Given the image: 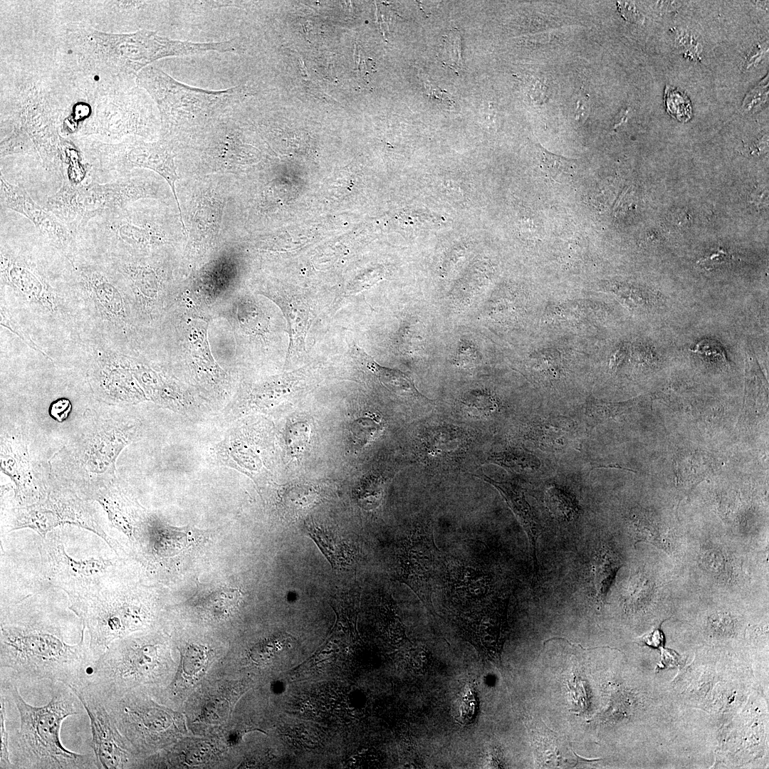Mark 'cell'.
<instances>
[{
    "label": "cell",
    "mask_w": 769,
    "mask_h": 769,
    "mask_svg": "<svg viewBox=\"0 0 769 769\" xmlns=\"http://www.w3.org/2000/svg\"><path fill=\"white\" fill-rule=\"evenodd\" d=\"M45 590L1 600V669L75 686L85 680L96 659L85 639V625L80 639L72 644L68 612L51 607L43 595Z\"/></svg>",
    "instance_id": "1"
},
{
    "label": "cell",
    "mask_w": 769,
    "mask_h": 769,
    "mask_svg": "<svg viewBox=\"0 0 769 769\" xmlns=\"http://www.w3.org/2000/svg\"><path fill=\"white\" fill-rule=\"evenodd\" d=\"M1 306L37 347L51 353L83 357L80 300L69 266L60 281L53 278L38 258L1 241Z\"/></svg>",
    "instance_id": "2"
},
{
    "label": "cell",
    "mask_w": 769,
    "mask_h": 769,
    "mask_svg": "<svg viewBox=\"0 0 769 769\" xmlns=\"http://www.w3.org/2000/svg\"><path fill=\"white\" fill-rule=\"evenodd\" d=\"M68 263L80 300L82 340L87 352L101 350L135 355L141 335L119 273L95 254L78 255Z\"/></svg>",
    "instance_id": "3"
},
{
    "label": "cell",
    "mask_w": 769,
    "mask_h": 769,
    "mask_svg": "<svg viewBox=\"0 0 769 769\" xmlns=\"http://www.w3.org/2000/svg\"><path fill=\"white\" fill-rule=\"evenodd\" d=\"M0 689L16 706L20 718L11 749L15 768H97L95 755L71 751L61 741L63 721L80 713V700L70 686L58 682L51 701L42 706L27 703L14 681L1 676Z\"/></svg>",
    "instance_id": "4"
},
{
    "label": "cell",
    "mask_w": 769,
    "mask_h": 769,
    "mask_svg": "<svg viewBox=\"0 0 769 769\" xmlns=\"http://www.w3.org/2000/svg\"><path fill=\"white\" fill-rule=\"evenodd\" d=\"M85 429L53 458L59 483L88 500L113 482L115 460L135 436L139 424L111 418H88Z\"/></svg>",
    "instance_id": "5"
},
{
    "label": "cell",
    "mask_w": 769,
    "mask_h": 769,
    "mask_svg": "<svg viewBox=\"0 0 769 769\" xmlns=\"http://www.w3.org/2000/svg\"><path fill=\"white\" fill-rule=\"evenodd\" d=\"M83 43L88 58L100 70L136 75L159 58L236 49L233 41L194 43L170 39L147 29L127 34L93 30L86 33Z\"/></svg>",
    "instance_id": "6"
},
{
    "label": "cell",
    "mask_w": 769,
    "mask_h": 769,
    "mask_svg": "<svg viewBox=\"0 0 769 769\" xmlns=\"http://www.w3.org/2000/svg\"><path fill=\"white\" fill-rule=\"evenodd\" d=\"M149 594L120 582L93 595L68 601V608L85 627L89 647L96 659L114 641L154 621V603Z\"/></svg>",
    "instance_id": "7"
},
{
    "label": "cell",
    "mask_w": 769,
    "mask_h": 769,
    "mask_svg": "<svg viewBox=\"0 0 769 769\" xmlns=\"http://www.w3.org/2000/svg\"><path fill=\"white\" fill-rule=\"evenodd\" d=\"M93 503L59 483H46L45 492L36 503L4 508L1 534L29 528L43 539L58 527L73 525L93 532L120 556L121 545L110 535Z\"/></svg>",
    "instance_id": "8"
},
{
    "label": "cell",
    "mask_w": 769,
    "mask_h": 769,
    "mask_svg": "<svg viewBox=\"0 0 769 769\" xmlns=\"http://www.w3.org/2000/svg\"><path fill=\"white\" fill-rule=\"evenodd\" d=\"M38 550L43 581L48 587L63 591L68 601L93 595L120 582V555H70L58 528L45 538H40Z\"/></svg>",
    "instance_id": "9"
},
{
    "label": "cell",
    "mask_w": 769,
    "mask_h": 769,
    "mask_svg": "<svg viewBox=\"0 0 769 769\" xmlns=\"http://www.w3.org/2000/svg\"><path fill=\"white\" fill-rule=\"evenodd\" d=\"M153 634L114 641L95 661L85 681L102 692L122 691L155 680L162 671V644Z\"/></svg>",
    "instance_id": "10"
},
{
    "label": "cell",
    "mask_w": 769,
    "mask_h": 769,
    "mask_svg": "<svg viewBox=\"0 0 769 769\" xmlns=\"http://www.w3.org/2000/svg\"><path fill=\"white\" fill-rule=\"evenodd\" d=\"M137 85L156 102L164 124H182L222 112L236 99V88L208 90L177 81L159 68L148 66L136 75Z\"/></svg>",
    "instance_id": "11"
},
{
    "label": "cell",
    "mask_w": 769,
    "mask_h": 769,
    "mask_svg": "<svg viewBox=\"0 0 769 769\" xmlns=\"http://www.w3.org/2000/svg\"><path fill=\"white\" fill-rule=\"evenodd\" d=\"M439 551L431 528L416 525L400 540L396 553L394 578L405 584L432 614V602Z\"/></svg>",
    "instance_id": "12"
},
{
    "label": "cell",
    "mask_w": 769,
    "mask_h": 769,
    "mask_svg": "<svg viewBox=\"0 0 769 769\" xmlns=\"http://www.w3.org/2000/svg\"><path fill=\"white\" fill-rule=\"evenodd\" d=\"M85 152L93 162L96 163L95 165L103 171L123 172L139 167L155 172L169 184L181 214L175 192V182L178 177L174 154L165 142L112 144L93 141L85 147Z\"/></svg>",
    "instance_id": "13"
},
{
    "label": "cell",
    "mask_w": 769,
    "mask_h": 769,
    "mask_svg": "<svg viewBox=\"0 0 769 769\" xmlns=\"http://www.w3.org/2000/svg\"><path fill=\"white\" fill-rule=\"evenodd\" d=\"M86 711L90 723L97 768H125L130 765L132 750L98 694L85 681L70 686Z\"/></svg>",
    "instance_id": "14"
},
{
    "label": "cell",
    "mask_w": 769,
    "mask_h": 769,
    "mask_svg": "<svg viewBox=\"0 0 769 769\" xmlns=\"http://www.w3.org/2000/svg\"><path fill=\"white\" fill-rule=\"evenodd\" d=\"M0 199L4 207L29 219L47 243L68 261L81 254L77 236L45 206L36 203L22 187L0 175Z\"/></svg>",
    "instance_id": "15"
},
{
    "label": "cell",
    "mask_w": 769,
    "mask_h": 769,
    "mask_svg": "<svg viewBox=\"0 0 769 769\" xmlns=\"http://www.w3.org/2000/svg\"><path fill=\"white\" fill-rule=\"evenodd\" d=\"M508 602V595H496L481 608L460 617L463 634L495 663L500 662L509 633Z\"/></svg>",
    "instance_id": "16"
},
{
    "label": "cell",
    "mask_w": 769,
    "mask_h": 769,
    "mask_svg": "<svg viewBox=\"0 0 769 769\" xmlns=\"http://www.w3.org/2000/svg\"><path fill=\"white\" fill-rule=\"evenodd\" d=\"M1 469L13 480L16 505H29L38 501L46 483L34 481L26 446L20 435L6 436L1 440Z\"/></svg>",
    "instance_id": "17"
},
{
    "label": "cell",
    "mask_w": 769,
    "mask_h": 769,
    "mask_svg": "<svg viewBox=\"0 0 769 769\" xmlns=\"http://www.w3.org/2000/svg\"><path fill=\"white\" fill-rule=\"evenodd\" d=\"M535 762L539 768H571L580 763L597 760L578 755L564 735L548 728L540 718H532L529 724Z\"/></svg>",
    "instance_id": "18"
},
{
    "label": "cell",
    "mask_w": 769,
    "mask_h": 769,
    "mask_svg": "<svg viewBox=\"0 0 769 769\" xmlns=\"http://www.w3.org/2000/svg\"><path fill=\"white\" fill-rule=\"evenodd\" d=\"M444 580L450 597L459 603L479 602L490 595L493 587L490 573L456 560L446 564Z\"/></svg>",
    "instance_id": "19"
},
{
    "label": "cell",
    "mask_w": 769,
    "mask_h": 769,
    "mask_svg": "<svg viewBox=\"0 0 769 769\" xmlns=\"http://www.w3.org/2000/svg\"><path fill=\"white\" fill-rule=\"evenodd\" d=\"M479 477L501 493L526 533L533 565V586L535 587L539 581L537 542L540 532V525L535 513L526 501L523 491L518 486L509 482L494 481L485 475L479 476Z\"/></svg>",
    "instance_id": "20"
},
{
    "label": "cell",
    "mask_w": 769,
    "mask_h": 769,
    "mask_svg": "<svg viewBox=\"0 0 769 769\" xmlns=\"http://www.w3.org/2000/svg\"><path fill=\"white\" fill-rule=\"evenodd\" d=\"M281 308L288 323V356L302 352L310 325V309L300 297L291 294H266Z\"/></svg>",
    "instance_id": "21"
},
{
    "label": "cell",
    "mask_w": 769,
    "mask_h": 769,
    "mask_svg": "<svg viewBox=\"0 0 769 769\" xmlns=\"http://www.w3.org/2000/svg\"><path fill=\"white\" fill-rule=\"evenodd\" d=\"M572 422L565 417H550L537 420L530 427V440L538 447L549 451L566 449L575 439Z\"/></svg>",
    "instance_id": "22"
},
{
    "label": "cell",
    "mask_w": 769,
    "mask_h": 769,
    "mask_svg": "<svg viewBox=\"0 0 769 769\" xmlns=\"http://www.w3.org/2000/svg\"><path fill=\"white\" fill-rule=\"evenodd\" d=\"M298 372L278 375L256 384L247 397L249 408L267 409L278 404L297 383Z\"/></svg>",
    "instance_id": "23"
},
{
    "label": "cell",
    "mask_w": 769,
    "mask_h": 769,
    "mask_svg": "<svg viewBox=\"0 0 769 769\" xmlns=\"http://www.w3.org/2000/svg\"><path fill=\"white\" fill-rule=\"evenodd\" d=\"M357 358L365 362L367 368L372 372L380 382L395 394L411 397L415 399H427L415 387L413 382L401 371L384 367L378 365L358 347L352 352Z\"/></svg>",
    "instance_id": "24"
},
{
    "label": "cell",
    "mask_w": 769,
    "mask_h": 769,
    "mask_svg": "<svg viewBox=\"0 0 769 769\" xmlns=\"http://www.w3.org/2000/svg\"><path fill=\"white\" fill-rule=\"evenodd\" d=\"M306 529L333 567L344 568L352 565V550L340 538L313 523L306 525Z\"/></svg>",
    "instance_id": "25"
},
{
    "label": "cell",
    "mask_w": 769,
    "mask_h": 769,
    "mask_svg": "<svg viewBox=\"0 0 769 769\" xmlns=\"http://www.w3.org/2000/svg\"><path fill=\"white\" fill-rule=\"evenodd\" d=\"M538 166L547 176L559 183L570 182L577 175V159L567 158L552 153L540 144L535 145Z\"/></svg>",
    "instance_id": "26"
},
{
    "label": "cell",
    "mask_w": 769,
    "mask_h": 769,
    "mask_svg": "<svg viewBox=\"0 0 769 769\" xmlns=\"http://www.w3.org/2000/svg\"><path fill=\"white\" fill-rule=\"evenodd\" d=\"M618 565L612 553L605 546L597 550L592 563L595 596L603 602L614 576Z\"/></svg>",
    "instance_id": "27"
},
{
    "label": "cell",
    "mask_w": 769,
    "mask_h": 769,
    "mask_svg": "<svg viewBox=\"0 0 769 769\" xmlns=\"http://www.w3.org/2000/svg\"><path fill=\"white\" fill-rule=\"evenodd\" d=\"M384 429L382 420L375 414H369L357 419L350 428L354 446L358 449L364 448L379 437Z\"/></svg>",
    "instance_id": "28"
},
{
    "label": "cell",
    "mask_w": 769,
    "mask_h": 769,
    "mask_svg": "<svg viewBox=\"0 0 769 769\" xmlns=\"http://www.w3.org/2000/svg\"><path fill=\"white\" fill-rule=\"evenodd\" d=\"M546 501L550 512L558 518L569 520L577 511L572 499L558 489L553 488L548 491Z\"/></svg>",
    "instance_id": "29"
},
{
    "label": "cell",
    "mask_w": 769,
    "mask_h": 769,
    "mask_svg": "<svg viewBox=\"0 0 769 769\" xmlns=\"http://www.w3.org/2000/svg\"><path fill=\"white\" fill-rule=\"evenodd\" d=\"M443 64L457 70L462 67L460 36L456 29L444 36L443 48L440 53Z\"/></svg>",
    "instance_id": "30"
},
{
    "label": "cell",
    "mask_w": 769,
    "mask_h": 769,
    "mask_svg": "<svg viewBox=\"0 0 769 769\" xmlns=\"http://www.w3.org/2000/svg\"><path fill=\"white\" fill-rule=\"evenodd\" d=\"M676 46L687 58L693 61H699L701 58L702 46L698 36L691 31L686 29H674L673 31Z\"/></svg>",
    "instance_id": "31"
},
{
    "label": "cell",
    "mask_w": 769,
    "mask_h": 769,
    "mask_svg": "<svg viewBox=\"0 0 769 769\" xmlns=\"http://www.w3.org/2000/svg\"><path fill=\"white\" fill-rule=\"evenodd\" d=\"M253 302H246L242 308L241 321L248 333L263 334L267 329V322L261 310Z\"/></svg>",
    "instance_id": "32"
},
{
    "label": "cell",
    "mask_w": 769,
    "mask_h": 769,
    "mask_svg": "<svg viewBox=\"0 0 769 769\" xmlns=\"http://www.w3.org/2000/svg\"><path fill=\"white\" fill-rule=\"evenodd\" d=\"M237 589H223L210 595L206 602V607L212 610L232 609L239 602L241 595Z\"/></svg>",
    "instance_id": "33"
},
{
    "label": "cell",
    "mask_w": 769,
    "mask_h": 769,
    "mask_svg": "<svg viewBox=\"0 0 769 769\" xmlns=\"http://www.w3.org/2000/svg\"><path fill=\"white\" fill-rule=\"evenodd\" d=\"M1 701V709H0V731H1V750H0V768H15L14 765L11 759V755L9 749V732H7L6 726V708H5V697L2 694H0Z\"/></svg>",
    "instance_id": "34"
},
{
    "label": "cell",
    "mask_w": 769,
    "mask_h": 769,
    "mask_svg": "<svg viewBox=\"0 0 769 769\" xmlns=\"http://www.w3.org/2000/svg\"><path fill=\"white\" fill-rule=\"evenodd\" d=\"M768 83H761L754 88L745 98L742 108L745 112H755L764 104L768 97Z\"/></svg>",
    "instance_id": "35"
},
{
    "label": "cell",
    "mask_w": 769,
    "mask_h": 769,
    "mask_svg": "<svg viewBox=\"0 0 769 769\" xmlns=\"http://www.w3.org/2000/svg\"><path fill=\"white\" fill-rule=\"evenodd\" d=\"M478 360V354L474 345L462 340L458 347L455 362L461 367H472Z\"/></svg>",
    "instance_id": "36"
},
{
    "label": "cell",
    "mask_w": 769,
    "mask_h": 769,
    "mask_svg": "<svg viewBox=\"0 0 769 769\" xmlns=\"http://www.w3.org/2000/svg\"><path fill=\"white\" fill-rule=\"evenodd\" d=\"M767 51L768 47L766 48L765 46L758 45L753 48L746 57L744 68L748 70L755 67L761 61Z\"/></svg>",
    "instance_id": "37"
},
{
    "label": "cell",
    "mask_w": 769,
    "mask_h": 769,
    "mask_svg": "<svg viewBox=\"0 0 769 769\" xmlns=\"http://www.w3.org/2000/svg\"><path fill=\"white\" fill-rule=\"evenodd\" d=\"M70 404L68 400L62 399L56 401L51 406L52 415L56 419L62 421L70 411Z\"/></svg>",
    "instance_id": "38"
},
{
    "label": "cell",
    "mask_w": 769,
    "mask_h": 769,
    "mask_svg": "<svg viewBox=\"0 0 769 769\" xmlns=\"http://www.w3.org/2000/svg\"><path fill=\"white\" fill-rule=\"evenodd\" d=\"M618 3L621 13L624 18L632 21H639L640 20L641 15L633 4L627 2Z\"/></svg>",
    "instance_id": "39"
},
{
    "label": "cell",
    "mask_w": 769,
    "mask_h": 769,
    "mask_svg": "<svg viewBox=\"0 0 769 769\" xmlns=\"http://www.w3.org/2000/svg\"><path fill=\"white\" fill-rule=\"evenodd\" d=\"M662 640V634L659 630H654L650 634L639 639L640 642L649 646H656Z\"/></svg>",
    "instance_id": "40"
}]
</instances>
